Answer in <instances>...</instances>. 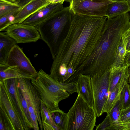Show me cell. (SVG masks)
Listing matches in <instances>:
<instances>
[{
	"instance_id": "obj_1",
	"label": "cell",
	"mask_w": 130,
	"mask_h": 130,
	"mask_svg": "<svg viewBox=\"0 0 130 130\" xmlns=\"http://www.w3.org/2000/svg\"><path fill=\"white\" fill-rule=\"evenodd\" d=\"M107 18L73 13L53 59L52 77L63 63L72 66L76 70L88 59L100 41Z\"/></svg>"
},
{
	"instance_id": "obj_2",
	"label": "cell",
	"mask_w": 130,
	"mask_h": 130,
	"mask_svg": "<svg viewBox=\"0 0 130 130\" xmlns=\"http://www.w3.org/2000/svg\"><path fill=\"white\" fill-rule=\"evenodd\" d=\"M130 27V16L127 13L108 18L97 47L79 68L81 74L91 78L110 69L114 62L116 49L124 32Z\"/></svg>"
},
{
	"instance_id": "obj_3",
	"label": "cell",
	"mask_w": 130,
	"mask_h": 130,
	"mask_svg": "<svg viewBox=\"0 0 130 130\" xmlns=\"http://www.w3.org/2000/svg\"><path fill=\"white\" fill-rule=\"evenodd\" d=\"M31 82L37 91L41 101L51 111L60 109L59 104L70 94L78 92L77 81L60 82L51 77L42 69Z\"/></svg>"
},
{
	"instance_id": "obj_4",
	"label": "cell",
	"mask_w": 130,
	"mask_h": 130,
	"mask_svg": "<svg viewBox=\"0 0 130 130\" xmlns=\"http://www.w3.org/2000/svg\"><path fill=\"white\" fill-rule=\"evenodd\" d=\"M73 14L69 6L64 7L51 19L35 26L41 38L48 46L53 59L56 55L63 33Z\"/></svg>"
},
{
	"instance_id": "obj_5",
	"label": "cell",
	"mask_w": 130,
	"mask_h": 130,
	"mask_svg": "<svg viewBox=\"0 0 130 130\" xmlns=\"http://www.w3.org/2000/svg\"><path fill=\"white\" fill-rule=\"evenodd\" d=\"M67 114L66 130H93L96 125L97 116L94 108L87 104L79 94Z\"/></svg>"
},
{
	"instance_id": "obj_6",
	"label": "cell",
	"mask_w": 130,
	"mask_h": 130,
	"mask_svg": "<svg viewBox=\"0 0 130 130\" xmlns=\"http://www.w3.org/2000/svg\"><path fill=\"white\" fill-rule=\"evenodd\" d=\"M0 121L5 130H25L13 105L5 80L0 81Z\"/></svg>"
},
{
	"instance_id": "obj_7",
	"label": "cell",
	"mask_w": 130,
	"mask_h": 130,
	"mask_svg": "<svg viewBox=\"0 0 130 130\" xmlns=\"http://www.w3.org/2000/svg\"><path fill=\"white\" fill-rule=\"evenodd\" d=\"M20 87L27 102L34 130L43 129L40 115L41 101L38 93L29 79L18 78Z\"/></svg>"
},
{
	"instance_id": "obj_8",
	"label": "cell",
	"mask_w": 130,
	"mask_h": 130,
	"mask_svg": "<svg viewBox=\"0 0 130 130\" xmlns=\"http://www.w3.org/2000/svg\"><path fill=\"white\" fill-rule=\"evenodd\" d=\"M110 69L101 74L96 75L91 78L94 99V108L97 116L102 112L109 95V76Z\"/></svg>"
},
{
	"instance_id": "obj_9",
	"label": "cell",
	"mask_w": 130,
	"mask_h": 130,
	"mask_svg": "<svg viewBox=\"0 0 130 130\" xmlns=\"http://www.w3.org/2000/svg\"><path fill=\"white\" fill-rule=\"evenodd\" d=\"M113 2V0H77L69 6L73 14L106 17L108 6Z\"/></svg>"
},
{
	"instance_id": "obj_10",
	"label": "cell",
	"mask_w": 130,
	"mask_h": 130,
	"mask_svg": "<svg viewBox=\"0 0 130 130\" xmlns=\"http://www.w3.org/2000/svg\"><path fill=\"white\" fill-rule=\"evenodd\" d=\"M6 64L22 73L35 78L38 73L22 49L17 45L10 52Z\"/></svg>"
},
{
	"instance_id": "obj_11",
	"label": "cell",
	"mask_w": 130,
	"mask_h": 130,
	"mask_svg": "<svg viewBox=\"0 0 130 130\" xmlns=\"http://www.w3.org/2000/svg\"><path fill=\"white\" fill-rule=\"evenodd\" d=\"M5 31L17 43L35 42L41 38L40 34L35 26L22 23L11 25Z\"/></svg>"
},
{
	"instance_id": "obj_12",
	"label": "cell",
	"mask_w": 130,
	"mask_h": 130,
	"mask_svg": "<svg viewBox=\"0 0 130 130\" xmlns=\"http://www.w3.org/2000/svg\"><path fill=\"white\" fill-rule=\"evenodd\" d=\"M63 4L61 3L50 4L30 16L22 23L35 26L43 24L55 17L63 9Z\"/></svg>"
},
{
	"instance_id": "obj_13",
	"label": "cell",
	"mask_w": 130,
	"mask_h": 130,
	"mask_svg": "<svg viewBox=\"0 0 130 130\" xmlns=\"http://www.w3.org/2000/svg\"><path fill=\"white\" fill-rule=\"evenodd\" d=\"M6 80L14 107L24 125L25 130L33 129L32 125L29 122L25 113L18 90V78Z\"/></svg>"
},
{
	"instance_id": "obj_14",
	"label": "cell",
	"mask_w": 130,
	"mask_h": 130,
	"mask_svg": "<svg viewBox=\"0 0 130 130\" xmlns=\"http://www.w3.org/2000/svg\"><path fill=\"white\" fill-rule=\"evenodd\" d=\"M50 4L49 0H31L16 14L15 15V20L10 25L22 23L30 16Z\"/></svg>"
},
{
	"instance_id": "obj_15",
	"label": "cell",
	"mask_w": 130,
	"mask_h": 130,
	"mask_svg": "<svg viewBox=\"0 0 130 130\" xmlns=\"http://www.w3.org/2000/svg\"><path fill=\"white\" fill-rule=\"evenodd\" d=\"M127 66L124 74L116 86L110 93L102 112L103 114L108 113L112 109L116 102L119 100L120 95L125 85L129 82V76Z\"/></svg>"
},
{
	"instance_id": "obj_16",
	"label": "cell",
	"mask_w": 130,
	"mask_h": 130,
	"mask_svg": "<svg viewBox=\"0 0 130 130\" xmlns=\"http://www.w3.org/2000/svg\"><path fill=\"white\" fill-rule=\"evenodd\" d=\"M78 94L90 106L94 108L93 90L91 78L89 76L80 74L77 80Z\"/></svg>"
},
{
	"instance_id": "obj_17",
	"label": "cell",
	"mask_w": 130,
	"mask_h": 130,
	"mask_svg": "<svg viewBox=\"0 0 130 130\" xmlns=\"http://www.w3.org/2000/svg\"><path fill=\"white\" fill-rule=\"evenodd\" d=\"M17 43L5 32H0V64H6L8 56Z\"/></svg>"
},
{
	"instance_id": "obj_18",
	"label": "cell",
	"mask_w": 130,
	"mask_h": 130,
	"mask_svg": "<svg viewBox=\"0 0 130 130\" xmlns=\"http://www.w3.org/2000/svg\"><path fill=\"white\" fill-rule=\"evenodd\" d=\"M130 12V5L127 0H113L108 6L106 17L113 18Z\"/></svg>"
},
{
	"instance_id": "obj_19",
	"label": "cell",
	"mask_w": 130,
	"mask_h": 130,
	"mask_svg": "<svg viewBox=\"0 0 130 130\" xmlns=\"http://www.w3.org/2000/svg\"><path fill=\"white\" fill-rule=\"evenodd\" d=\"M41 101L40 115L43 129L44 130H61L52 117L51 111Z\"/></svg>"
},
{
	"instance_id": "obj_20",
	"label": "cell",
	"mask_w": 130,
	"mask_h": 130,
	"mask_svg": "<svg viewBox=\"0 0 130 130\" xmlns=\"http://www.w3.org/2000/svg\"><path fill=\"white\" fill-rule=\"evenodd\" d=\"M127 44L121 39L116 49L115 60L111 68H119L126 66L125 58L127 52Z\"/></svg>"
},
{
	"instance_id": "obj_21",
	"label": "cell",
	"mask_w": 130,
	"mask_h": 130,
	"mask_svg": "<svg viewBox=\"0 0 130 130\" xmlns=\"http://www.w3.org/2000/svg\"><path fill=\"white\" fill-rule=\"evenodd\" d=\"M20 77L29 78L31 80L34 78L10 67L6 64H0V81Z\"/></svg>"
},
{
	"instance_id": "obj_22",
	"label": "cell",
	"mask_w": 130,
	"mask_h": 130,
	"mask_svg": "<svg viewBox=\"0 0 130 130\" xmlns=\"http://www.w3.org/2000/svg\"><path fill=\"white\" fill-rule=\"evenodd\" d=\"M127 66L122 68L110 69L109 76V93L111 92L123 75Z\"/></svg>"
},
{
	"instance_id": "obj_23",
	"label": "cell",
	"mask_w": 130,
	"mask_h": 130,
	"mask_svg": "<svg viewBox=\"0 0 130 130\" xmlns=\"http://www.w3.org/2000/svg\"><path fill=\"white\" fill-rule=\"evenodd\" d=\"M50 112L53 120L61 130H66L68 123L67 114L60 109Z\"/></svg>"
},
{
	"instance_id": "obj_24",
	"label": "cell",
	"mask_w": 130,
	"mask_h": 130,
	"mask_svg": "<svg viewBox=\"0 0 130 130\" xmlns=\"http://www.w3.org/2000/svg\"><path fill=\"white\" fill-rule=\"evenodd\" d=\"M22 8L17 3L7 0H0V17Z\"/></svg>"
},
{
	"instance_id": "obj_25",
	"label": "cell",
	"mask_w": 130,
	"mask_h": 130,
	"mask_svg": "<svg viewBox=\"0 0 130 130\" xmlns=\"http://www.w3.org/2000/svg\"><path fill=\"white\" fill-rule=\"evenodd\" d=\"M121 110L119 100L117 101L111 111L107 114L110 117L112 125L115 130H119V125L122 123L120 120Z\"/></svg>"
},
{
	"instance_id": "obj_26",
	"label": "cell",
	"mask_w": 130,
	"mask_h": 130,
	"mask_svg": "<svg viewBox=\"0 0 130 130\" xmlns=\"http://www.w3.org/2000/svg\"><path fill=\"white\" fill-rule=\"evenodd\" d=\"M119 100L121 110L130 106V85L128 83L125 85L123 89Z\"/></svg>"
},
{
	"instance_id": "obj_27",
	"label": "cell",
	"mask_w": 130,
	"mask_h": 130,
	"mask_svg": "<svg viewBox=\"0 0 130 130\" xmlns=\"http://www.w3.org/2000/svg\"><path fill=\"white\" fill-rule=\"evenodd\" d=\"M96 130H115L108 114L101 123L96 126Z\"/></svg>"
},
{
	"instance_id": "obj_28",
	"label": "cell",
	"mask_w": 130,
	"mask_h": 130,
	"mask_svg": "<svg viewBox=\"0 0 130 130\" xmlns=\"http://www.w3.org/2000/svg\"><path fill=\"white\" fill-rule=\"evenodd\" d=\"M130 118V106L125 109L121 110L120 120L122 123L126 122Z\"/></svg>"
},
{
	"instance_id": "obj_29",
	"label": "cell",
	"mask_w": 130,
	"mask_h": 130,
	"mask_svg": "<svg viewBox=\"0 0 130 130\" xmlns=\"http://www.w3.org/2000/svg\"><path fill=\"white\" fill-rule=\"evenodd\" d=\"M67 73L63 78V82L69 79L75 72V70L74 67L71 65H69L67 67Z\"/></svg>"
},
{
	"instance_id": "obj_30",
	"label": "cell",
	"mask_w": 130,
	"mask_h": 130,
	"mask_svg": "<svg viewBox=\"0 0 130 130\" xmlns=\"http://www.w3.org/2000/svg\"><path fill=\"white\" fill-rule=\"evenodd\" d=\"M122 38L126 43V49L127 51L130 47V27L123 35Z\"/></svg>"
},
{
	"instance_id": "obj_31",
	"label": "cell",
	"mask_w": 130,
	"mask_h": 130,
	"mask_svg": "<svg viewBox=\"0 0 130 130\" xmlns=\"http://www.w3.org/2000/svg\"><path fill=\"white\" fill-rule=\"evenodd\" d=\"M119 127L120 130H130V122L122 123Z\"/></svg>"
},
{
	"instance_id": "obj_32",
	"label": "cell",
	"mask_w": 130,
	"mask_h": 130,
	"mask_svg": "<svg viewBox=\"0 0 130 130\" xmlns=\"http://www.w3.org/2000/svg\"><path fill=\"white\" fill-rule=\"evenodd\" d=\"M125 63L126 66H130V50L127 52L125 58Z\"/></svg>"
},
{
	"instance_id": "obj_33",
	"label": "cell",
	"mask_w": 130,
	"mask_h": 130,
	"mask_svg": "<svg viewBox=\"0 0 130 130\" xmlns=\"http://www.w3.org/2000/svg\"><path fill=\"white\" fill-rule=\"evenodd\" d=\"M31 0H19L18 4L23 8Z\"/></svg>"
},
{
	"instance_id": "obj_34",
	"label": "cell",
	"mask_w": 130,
	"mask_h": 130,
	"mask_svg": "<svg viewBox=\"0 0 130 130\" xmlns=\"http://www.w3.org/2000/svg\"><path fill=\"white\" fill-rule=\"evenodd\" d=\"M66 0H49L50 4H55L58 3H63L64 1Z\"/></svg>"
},
{
	"instance_id": "obj_35",
	"label": "cell",
	"mask_w": 130,
	"mask_h": 130,
	"mask_svg": "<svg viewBox=\"0 0 130 130\" xmlns=\"http://www.w3.org/2000/svg\"><path fill=\"white\" fill-rule=\"evenodd\" d=\"M77 0H66V1L68 2L69 3V5H71L72 3L74 1Z\"/></svg>"
},
{
	"instance_id": "obj_36",
	"label": "cell",
	"mask_w": 130,
	"mask_h": 130,
	"mask_svg": "<svg viewBox=\"0 0 130 130\" xmlns=\"http://www.w3.org/2000/svg\"><path fill=\"white\" fill-rule=\"evenodd\" d=\"M9 1L18 4L19 0H7Z\"/></svg>"
},
{
	"instance_id": "obj_37",
	"label": "cell",
	"mask_w": 130,
	"mask_h": 130,
	"mask_svg": "<svg viewBox=\"0 0 130 130\" xmlns=\"http://www.w3.org/2000/svg\"><path fill=\"white\" fill-rule=\"evenodd\" d=\"M128 74L130 76V66H128Z\"/></svg>"
},
{
	"instance_id": "obj_38",
	"label": "cell",
	"mask_w": 130,
	"mask_h": 130,
	"mask_svg": "<svg viewBox=\"0 0 130 130\" xmlns=\"http://www.w3.org/2000/svg\"><path fill=\"white\" fill-rule=\"evenodd\" d=\"M130 122V118L126 122Z\"/></svg>"
},
{
	"instance_id": "obj_39",
	"label": "cell",
	"mask_w": 130,
	"mask_h": 130,
	"mask_svg": "<svg viewBox=\"0 0 130 130\" xmlns=\"http://www.w3.org/2000/svg\"><path fill=\"white\" fill-rule=\"evenodd\" d=\"M128 81H129V83L130 84V76H129V78Z\"/></svg>"
},
{
	"instance_id": "obj_40",
	"label": "cell",
	"mask_w": 130,
	"mask_h": 130,
	"mask_svg": "<svg viewBox=\"0 0 130 130\" xmlns=\"http://www.w3.org/2000/svg\"><path fill=\"white\" fill-rule=\"evenodd\" d=\"M128 2L130 5V0H127Z\"/></svg>"
},
{
	"instance_id": "obj_41",
	"label": "cell",
	"mask_w": 130,
	"mask_h": 130,
	"mask_svg": "<svg viewBox=\"0 0 130 130\" xmlns=\"http://www.w3.org/2000/svg\"><path fill=\"white\" fill-rule=\"evenodd\" d=\"M129 50H130V47H129V49H128V51H129Z\"/></svg>"
},
{
	"instance_id": "obj_42",
	"label": "cell",
	"mask_w": 130,
	"mask_h": 130,
	"mask_svg": "<svg viewBox=\"0 0 130 130\" xmlns=\"http://www.w3.org/2000/svg\"></svg>"
}]
</instances>
